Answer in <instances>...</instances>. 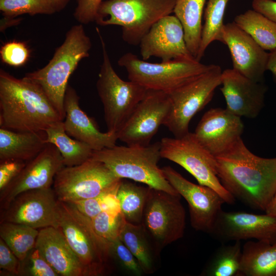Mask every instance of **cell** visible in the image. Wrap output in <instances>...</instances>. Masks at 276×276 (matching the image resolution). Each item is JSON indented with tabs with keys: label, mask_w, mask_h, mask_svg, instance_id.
I'll use <instances>...</instances> for the list:
<instances>
[{
	"label": "cell",
	"mask_w": 276,
	"mask_h": 276,
	"mask_svg": "<svg viewBox=\"0 0 276 276\" xmlns=\"http://www.w3.org/2000/svg\"><path fill=\"white\" fill-rule=\"evenodd\" d=\"M165 177L189 206L191 226L196 231L210 234L225 203L214 189L195 184L170 166L162 168Z\"/></svg>",
	"instance_id": "5bb4252c"
},
{
	"label": "cell",
	"mask_w": 276,
	"mask_h": 276,
	"mask_svg": "<svg viewBox=\"0 0 276 276\" xmlns=\"http://www.w3.org/2000/svg\"><path fill=\"white\" fill-rule=\"evenodd\" d=\"M229 0H208L204 11L201 40L196 59L200 61L209 45L215 41L222 42L223 18Z\"/></svg>",
	"instance_id": "1f68e13d"
},
{
	"label": "cell",
	"mask_w": 276,
	"mask_h": 276,
	"mask_svg": "<svg viewBox=\"0 0 276 276\" xmlns=\"http://www.w3.org/2000/svg\"><path fill=\"white\" fill-rule=\"evenodd\" d=\"M161 157L182 167L198 183L216 191L225 203L233 204L234 196L223 187L217 175L216 157L198 141L194 133L179 137H164L160 141Z\"/></svg>",
	"instance_id": "9c48e42d"
},
{
	"label": "cell",
	"mask_w": 276,
	"mask_h": 276,
	"mask_svg": "<svg viewBox=\"0 0 276 276\" xmlns=\"http://www.w3.org/2000/svg\"><path fill=\"white\" fill-rule=\"evenodd\" d=\"M0 10L4 16L13 17L24 14H52L56 12L47 0H0Z\"/></svg>",
	"instance_id": "d590c367"
},
{
	"label": "cell",
	"mask_w": 276,
	"mask_h": 276,
	"mask_svg": "<svg viewBox=\"0 0 276 276\" xmlns=\"http://www.w3.org/2000/svg\"><path fill=\"white\" fill-rule=\"evenodd\" d=\"M39 229L16 223L1 222L2 238L20 261L35 246Z\"/></svg>",
	"instance_id": "d6a6232c"
},
{
	"label": "cell",
	"mask_w": 276,
	"mask_h": 276,
	"mask_svg": "<svg viewBox=\"0 0 276 276\" xmlns=\"http://www.w3.org/2000/svg\"><path fill=\"white\" fill-rule=\"evenodd\" d=\"M118 63L126 69L129 80L147 89L168 93L204 73L212 65L202 63L195 58L151 63L132 53L124 54Z\"/></svg>",
	"instance_id": "ba28073f"
},
{
	"label": "cell",
	"mask_w": 276,
	"mask_h": 276,
	"mask_svg": "<svg viewBox=\"0 0 276 276\" xmlns=\"http://www.w3.org/2000/svg\"><path fill=\"white\" fill-rule=\"evenodd\" d=\"M121 179L91 157L81 164L63 167L55 177L53 189L59 201L73 202L96 197Z\"/></svg>",
	"instance_id": "7c38bea8"
},
{
	"label": "cell",
	"mask_w": 276,
	"mask_h": 276,
	"mask_svg": "<svg viewBox=\"0 0 276 276\" xmlns=\"http://www.w3.org/2000/svg\"><path fill=\"white\" fill-rule=\"evenodd\" d=\"M215 157L218 177L223 187L235 199L265 212L276 191V157L255 155L241 138Z\"/></svg>",
	"instance_id": "6da1fadb"
},
{
	"label": "cell",
	"mask_w": 276,
	"mask_h": 276,
	"mask_svg": "<svg viewBox=\"0 0 276 276\" xmlns=\"http://www.w3.org/2000/svg\"><path fill=\"white\" fill-rule=\"evenodd\" d=\"M54 8L56 12L61 10L69 0H47Z\"/></svg>",
	"instance_id": "bcb514c9"
},
{
	"label": "cell",
	"mask_w": 276,
	"mask_h": 276,
	"mask_svg": "<svg viewBox=\"0 0 276 276\" xmlns=\"http://www.w3.org/2000/svg\"><path fill=\"white\" fill-rule=\"evenodd\" d=\"M242 255L240 241L218 248L207 263L201 275L240 276Z\"/></svg>",
	"instance_id": "4dcf8cb0"
},
{
	"label": "cell",
	"mask_w": 276,
	"mask_h": 276,
	"mask_svg": "<svg viewBox=\"0 0 276 276\" xmlns=\"http://www.w3.org/2000/svg\"><path fill=\"white\" fill-rule=\"evenodd\" d=\"M59 227L83 266L87 276H101L111 270L109 242L94 230L91 219L71 203L59 201Z\"/></svg>",
	"instance_id": "5b68a950"
},
{
	"label": "cell",
	"mask_w": 276,
	"mask_h": 276,
	"mask_svg": "<svg viewBox=\"0 0 276 276\" xmlns=\"http://www.w3.org/2000/svg\"><path fill=\"white\" fill-rule=\"evenodd\" d=\"M252 8L276 22V1L274 0H253Z\"/></svg>",
	"instance_id": "7bdbcfd3"
},
{
	"label": "cell",
	"mask_w": 276,
	"mask_h": 276,
	"mask_svg": "<svg viewBox=\"0 0 276 276\" xmlns=\"http://www.w3.org/2000/svg\"><path fill=\"white\" fill-rule=\"evenodd\" d=\"M234 21L264 50L276 49L275 22L253 9L237 15Z\"/></svg>",
	"instance_id": "f1b7e54d"
},
{
	"label": "cell",
	"mask_w": 276,
	"mask_h": 276,
	"mask_svg": "<svg viewBox=\"0 0 276 276\" xmlns=\"http://www.w3.org/2000/svg\"><path fill=\"white\" fill-rule=\"evenodd\" d=\"M35 247L59 276H87L60 227L39 229Z\"/></svg>",
	"instance_id": "603a6c76"
},
{
	"label": "cell",
	"mask_w": 276,
	"mask_h": 276,
	"mask_svg": "<svg viewBox=\"0 0 276 276\" xmlns=\"http://www.w3.org/2000/svg\"><path fill=\"white\" fill-rule=\"evenodd\" d=\"M240 276H276V242H246L242 246Z\"/></svg>",
	"instance_id": "d4e9b609"
},
{
	"label": "cell",
	"mask_w": 276,
	"mask_h": 276,
	"mask_svg": "<svg viewBox=\"0 0 276 276\" xmlns=\"http://www.w3.org/2000/svg\"><path fill=\"white\" fill-rule=\"evenodd\" d=\"M266 69L271 72L273 80L276 82V49L268 53Z\"/></svg>",
	"instance_id": "ee69618b"
},
{
	"label": "cell",
	"mask_w": 276,
	"mask_h": 276,
	"mask_svg": "<svg viewBox=\"0 0 276 276\" xmlns=\"http://www.w3.org/2000/svg\"><path fill=\"white\" fill-rule=\"evenodd\" d=\"M2 61L9 65L19 67L25 64L30 57L26 43L13 40L4 44L0 50Z\"/></svg>",
	"instance_id": "f35d334b"
},
{
	"label": "cell",
	"mask_w": 276,
	"mask_h": 276,
	"mask_svg": "<svg viewBox=\"0 0 276 276\" xmlns=\"http://www.w3.org/2000/svg\"><path fill=\"white\" fill-rule=\"evenodd\" d=\"M45 131H16L0 128V160L17 159L28 162L48 144Z\"/></svg>",
	"instance_id": "cb8c5ba5"
},
{
	"label": "cell",
	"mask_w": 276,
	"mask_h": 276,
	"mask_svg": "<svg viewBox=\"0 0 276 276\" xmlns=\"http://www.w3.org/2000/svg\"><path fill=\"white\" fill-rule=\"evenodd\" d=\"M20 19L13 17L5 16L1 20L0 30L4 31L8 27L15 26L19 23Z\"/></svg>",
	"instance_id": "f6af8a7d"
},
{
	"label": "cell",
	"mask_w": 276,
	"mask_h": 276,
	"mask_svg": "<svg viewBox=\"0 0 276 276\" xmlns=\"http://www.w3.org/2000/svg\"><path fill=\"white\" fill-rule=\"evenodd\" d=\"M64 167L57 147L48 143L34 158L26 163L19 174L0 191L1 211L19 194L29 190L51 188L57 173Z\"/></svg>",
	"instance_id": "2e32d148"
},
{
	"label": "cell",
	"mask_w": 276,
	"mask_h": 276,
	"mask_svg": "<svg viewBox=\"0 0 276 276\" xmlns=\"http://www.w3.org/2000/svg\"><path fill=\"white\" fill-rule=\"evenodd\" d=\"M141 225L157 252L181 238L186 212L180 196L150 188Z\"/></svg>",
	"instance_id": "8fae6325"
},
{
	"label": "cell",
	"mask_w": 276,
	"mask_h": 276,
	"mask_svg": "<svg viewBox=\"0 0 276 276\" xmlns=\"http://www.w3.org/2000/svg\"><path fill=\"white\" fill-rule=\"evenodd\" d=\"M265 212L267 214L276 216V191Z\"/></svg>",
	"instance_id": "7dc6e473"
},
{
	"label": "cell",
	"mask_w": 276,
	"mask_h": 276,
	"mask_svg": "<svg viewBox=\"0 0 276 276\" xmlns=\"http://www.w3.org/2000/svg\"><path fill=\"white\" fill-rule=\"evenodd\" d=\"M222 70L217 65L169 93L171 107L164 124L174 137L189 132L193 117L212 100L215 89L221 83Z\"/></svg>",
	"instance_id": "30bf717a"
},
{
	"label": "cell",
	"mask_w": 276,
	"mask_h": 276,
	"mask_svg": "<svg viewBox=\"0 0 276 276\" xmlns=\"http://www.w3.org/2000/svg\"><path fill=\"white\" fill-rule=\"evenodd\" d=\"M160 142L147 146H114L94 151L91 158L103 163L120 179L128 178L150 188L179 195L158 166Z\"/></svg>",
	"instance_id": "277c9868"
},
{
	"label": "cell",
	"mask_w": 276,
	"mask_h": 276,
	"mask_svg": "<svg viewBox=\"0 0 276 276\" xmlns=\"http://www.w3.org/2000/svg\"><path fill=\"white\" fill-rule=\"evenodd\" d=\"M26 163L17 159L0 160V191L19 174Z\"/></svg>",
	"instance_id": "b9f144b4"
},
{
	"label": "cell",
	"mask_w": 276,
	"mask_h": 276,
	"mask_svg": "<svg viewBox=\"0 0 276 276\" xmlns=\"http://www.w3.org/2000/svg\"><path fill=\"white\" fill-rule=\"evenodd\" d=\"M21 262L0 238L1 275L19 276Z\"/></svg>",
	"instance_id": "ab89813d"
},
{
	"label": "cell",
	"mask_w": 276,
	"mask_h": 276,
	"mask_svg": "<svg viewBox=\"0 0 276 276\" xmlns=\"http://www.w3.org/2000/svg\"><path fill=\"white\" fill-rule=\"evenodd\" d=\"M63 121L41 88L24 77L0 70V127L39 132Z\"/></svg>",
	"instance_id": "7a4b0ae2"
},
{
	"label": "cell",
	"mask_w": 276,
	"mask_h": 276,
	"mask_svg": "<svg viewBox=\"0 0 276 276\" xmlns=\"http://www.w3.org/2000/svg\"><path fill=\"white\" fill-rule=\"evenodd\" d=\"M220 90L226 103V109L238 117L256 118L264 105L266 86L255 81L233 68L222 71Z\"/></svg>",
	"instance_id": "44dd1931"
},
{
	"label": "cell",
	"mask_w": 276,
	"mask_h": 276,
	"mask_svg": "<svg viewBox=\"0 0 276 276\" xmlns=\"http://www.w3.org/2000/svg\"><path fill=\"white\" fill-rule=\"evenodd\" d=\"M45 132L47 143L57 147L62 157L64 166L78 165L91 157L93 149L85 143L72 139L68 135L63 121L54 123Z\"/></svg>",
	"instance_id": "484cf974"
},
{
	"label": "cell",
	"mask_w": 276,
	"mask_h": 276,
	"mask_svg": "<svg viewBox=\"0 0 276 276\" xmlns=\"http://www.w3.org/2000/svg\"><path fill=\"white\" fill-rule=\"evenodd\" d=\"M19 276H59L35 246L21 261Z\"/></svg>",
	"instance_id": "8d00e7d4"
},
{
	"label": "cell",
	"mask_w": 276,
	"mask_h": 276,
	"mask_svg": "<svg viewBox=\"0 0 276 276\" xmlns=\"http://www.w3.org/2000/svg\"><path fill=\"white\" fill-rule=\"evenodd\" d=\"M222 43L229 51L233 68L256 82H262L268 53L234 21L224 25Z\"/></svg>",
	"instance_id": "ffe728a7"
},
{
	"label": "cell",
	"mask_w": 276,
	"mask_h": 276,
	"mask_svg": "<svg viewBox=\"0 0 276 276\" xmlns=\"http://www.w3.org/2000/svg\"><path fill=\"white\" fill-rule=\"evenodd\" d=\"M103 0H77L74 13L76 20L81 24L95 21L99 8Z\"/></svg>",
	"instance_id": "60d3db41"
},
{
	"label": "cell",
	"mask_w": 276,
	"mask_h": 276,
	"mask_svg": "<svg viewBox=\"0 0 276 276\" xmlns=\"http://www.w3.org/2000/svg\"><path fill=\"white\" fill-rule=\"evenodd\" d=\"M150 187L121 181L117 192L120 208L126 221L141 224Z\"/></svg>",
	"instance_id": "f546056e"
},
{
	"label": "cell",
	"mask_w": 276,
	"mask_h": 276,
	"mask_svg": "<svg viewBox=\"0 0 276 276\" xmlns=\"http://www.w3.org/2000/svg\"><path fill=\"white\" fill-rule=\"evenodd\" d=\"M96 31L101 41L103 57L96 83L97 90L103 106L107 131L117 134L148 89L119 76L112 66L100 31L97 28Z\"/></svg>",
	"instance_id": "52a82bcc"
},
{
	"label": "cell",
	"mask_w": 276,
	"mask_h": 276,
	"mask_svg": "<svg viewBox=\"0 0 276 276\" xmlns=\"http://www.w3.org/2000/svg\"><path fill=\"white\" fill-rule=\"evenodd\" d=\"M122 179L96 197L70 203L90 219L105 210L120 206L117 192Z\"/></svg>",
	"instance_id": "e575fe53"
},
{
	"label": "cell",
	"mask_w": 276,
	"mask_h": 276,
	"mask_svg": "<svg viewBox=\"0 0 276 276\" xmlns=\"http://www.w3.org/2000/svg\"><path fill=\"white\" fill-rule=\"evenodd\" d=\"M91 42L82 24L74 25L67 32L62 44L43 67L24 76L38 85L63 121L64 99L70 77L80 61L89 56Z\"/></svg>",
	"instance_id": "3957f363"
},
{
	"label": "cell",
	"mask_w": 276,
	"mask_h": 276,
	"mask_svg": "<svg viewBox=\"0 0 276 276\" xmlns=\"http://www.w3.org/2000/svg\"><path fill=\"white\" fill-rule=\"evenodd\" d=\"M58 202L51 187L24 192L1 211V222L19 223L38 229L59 227Z\"/></svg>",
	"instance_id": "9a60e30c"
},
{
	"label": "cell",
	"mask_w": 276,
	"mask_h": 276,
	"mask_svg": "<svg viewBox=\"0 0 276 276\" xmlns=\"http://www.w3.org/2000/svg\"><path fill=\"white\" fill-rule=\"evenodd\" d=\"M119 238L134 255L143 273H153L155 270L154 251L157 252L141 224H134L126 221Z\"/></svg>",
	"instance_id": "83f0119b"
},
{
	"label": "cell",
	"mask_w": 276,
	"mask_h": 276,
	"mask_svg": "<svg viewBox=\"0 0 276 276\" xmlns=\"http://www.w3.org/2000/svg\"><path fill=\"white\" fill-rule=\"evenodd\" d=\"M91 221L97 234L109 242L119 237L126 220L118 206L102 211L91 219Z\"/></svg>",
	"instance_id": "836d02e7"
},
{
	"label": "cell",
	"mask_w": 276,
	"mask_h": 276,
	"mask_svg": "<svg viewBox=\"0 0 276 276\" xmlns=\"http://www.w3.org/2000/svg\"><path fill=\"white\" fill-rule=\"evenodd\" d=\"M109 245L112 258L124 270L136 276L143 274L137 260L119 237L109 241Z\"/></svg>",
	"instance_id": "74e56055"
},
{
	"label": "cell",
	"mask_w": 276,
	"mask_h": 276,
	"mask_svg": "<svg viewBox=\"0 0 276 276\" xmlns=\"http://www.w3.org/2000/svg\"><path fill=\"white\" fill-rule=\"evenodd\" d=\"M176 1L107 0L101 4L95 21L121 26L123 40L136 45L157 21L173 12Z\"/></svg>",
	"instance_id": "8992f818"
},
{
	"label": "cell",
	"mask_w": 276,
	"mask_h": 276,
	"mask_svg": "<svg viewBox=\"0 0 276 276\" xmlns=\"http://www.w3.org/2000/svg\"><path fill=\"white\" fill-rule=\"evenodd\" d=\"M210 234L223 241L256 239L272 244L276 242V216L222 210Z\"/></svg>",
	"instance_id": "e0dca14e"
},
{
	"label": "cell",
	"mask_w": 276,
	"mask_h": 276,
	"mask_svg": "<svg viewBox=\"0 0 276 276\" xmlns=\"http://www.w3.org/2000/svg\"><path fill=\"white\" fill-rule=\"evenodd\" d=\"M79 99L76 90L68 85L64 99L65 117L63 120L67 134L88 144L94 151L116 146L117 134L101 132L94 120L81 108Z\"/></svg>",
	"instance_id": "7402d4cb"
},
{
	"label": "cell",
	"mask_w": 276,
	"mask_h": 276,
	"mask_svg": "<svg viewBox=\"0 0 276 276\" xmlns=\"http://www.w3.org/2000/svg\"><path fill=\"white\" fill-rule=\"evenodd\" d=\"M206 0H177L173 13L182 25L188 49L196 59L201 37L202 18Z\"/></svg>",
	"instance_id": "4316f807"
},
{
	"label": "cell",
	"mask_w": 276,
	"mask_h": 276,
	"mask_svg": "<svg viewBox=\"0 0 276 276\" xmlns=\"http://www.w3.org/2000/svg\"><path fill=\"white\" fill-rule=\"evenodd\" d=\"M168 93L148 89L143 98L117 133L118 140L127 145L147 146L170 111Z\"/></svg>",
	"instance_id": "4fadbf2b"
},
{
	"label": "cell",
	"mask_w": 276,
	"mask_h": 276,
	"mask_svg": "<svg viewBox=\"0 0 276 276\" xmlns=\"http://www.w3.org/2000/svg\"><path fill=\"white\" fill-rule=\"evenodd\" d=\"M243 130L241 117L226 108H213L203 115L194 133L199 143L216 157L241 139Z\"/></svg>",
	"instance_id": "d6986e66"
},
{
	"label": "cell",
	"mask_w": 276,
	"mask_h": 276,
	"mask_svg": "<svg viewBox=\"0 0 276 276\" xmlns=\"http://www.w3.org/2000/svg\"><path fill=\"white\" fill-rule=\"evenodd\" d=\"M139 45L142 59L146 61L152 57L159 58L162 61L194 58L188 48L182 25L175 15L165 16L157 21Z\"/></svg>",
	"instance_id": "ac0fdd59"
}]
</instances>
